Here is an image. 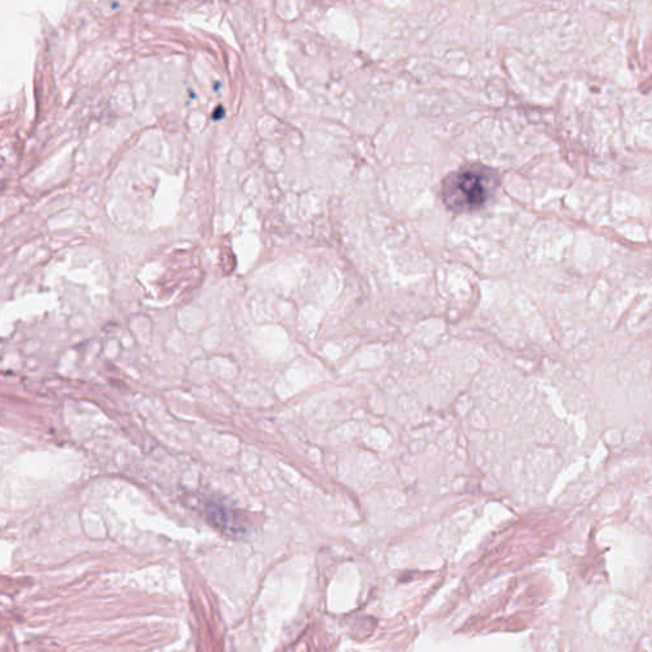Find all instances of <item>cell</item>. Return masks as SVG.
I'll return each instance as SVG.
<instances>
[{"instance_id": "6da1fadb", "label": "cell", "mask_w": 652, "mask_h": 652, "mask_svg": "<svg viewBox=\"0 0 652 652\" xmlns=\"http://www.w3.org/2000/svg\"><path fill=\"white\" fill-rule=\"evenodd\" d=\"M500 187L499 175L481 163L450 172L441 185V198L454 213H472L484 207Z\"/></svg>"}]
</instances>
